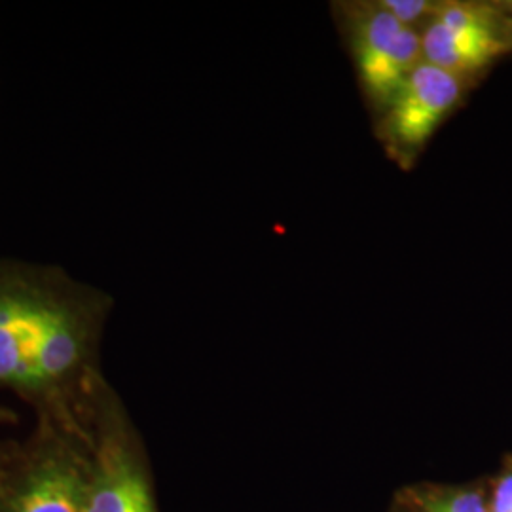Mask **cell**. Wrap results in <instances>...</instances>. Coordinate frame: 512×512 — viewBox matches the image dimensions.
Masks as SVG:
<instances>
[{
    "mask_svg": "<svg viewBox=\"0 0 512 512\" xmlns=\"http://www.w3.org/2000/svg\"><path fill=\"white\" fill-rule=\"evenodd\" d=\"M351 54L370 103L384 110L423 61L420 31L393 18L380 2L351 4Z\"/></svg>",
    "mask_w": 512,
    "mask_h": 512,
    "instance_id": "6da1fadb",
    "label": "cell"
},
{
    "mask_svg": "<svg viewBox=\"0 0 512 512\" xmlns=\"http://www.w3.org/2000/svg\"><path fill=\"white\" fill-rule=\"evenodd\" d=\"M88 480L71 459H44L21 484L10 512H86Z\"/></svg>",
    "mask_w": 512,
    "mask_h": 512,
    "instance_id": "5b68a950",
    "label": "cell"
},
{
    "mask_svg": "<svg viewBox=\"0 0 512 512\" xmlns=\"http://www.w3.org/2000/svg\"><path fill=\"white\" fill-rule=\"evenodd\" d=\"M0 384L37 387L33 294L0 291Z\"/></svg>",
    "mask_w": 512,
    "mask_h": 512,
    "instance_id": "8992f818",
    "label": "cell"
},
{
    "mask_svg": "<svg viewBox=\"0 0 512 512\" xmlns=\"http://www.w3.org/2000/svg\"><path fill=\"white\" fill-rule=\"evenodd\" d=\"M86 512H154L145 476L122 448H109L88 482Z\"/></svg>",
    "mask_w": 512,
    "mask_h": 512,
    "instance_id": "52a82bcc",
    "label": "cell"
},
{
    "mask_svg": "<svg viewBox=\"0 0 512 512\" xmlns=\"http://www.w3.org/2000/svg\"><path fill=\"white\" fill-rule=\"evenodd\" d=\"M507 12H509V14H511V19H512V2H509V4H507Z\"/></svg>",
    "mask_w": 512,
    "mask_h": 512,
    "instance_id": "8fae6325",
    "label": "cell"
},
{
    "mask_svg": "<svg viewBox=\"0 0 512 512\" xmlns=\"http://www.w3.org/2000/svg\"><path fill=\"white\" fill-rule=\"evenodd\" d=\"M84 336L73 310L54 296L33 294V365L37 387L52 385L80 363Z\"/></svg>",
    "mask_w": 512,
    "mask_h": 512,
    "instance_id": "277c9868",
    "label": "cell"
},
{
    "mask_svg": "<svg viewBox=\"0 0 512 512\" xmlns=\"http://www.w3.org/2000/svg\"><path fill=\"white\" fill-rule=\"evenodd\" d=\"M492 512H512V475L501 478L497 484Z\"/></svg>",
    "mask_w": 512,
    "mask_h": 512,
    "instance_id": "30bf717a",
    "label": "cell"
},
{
    "mask_svg": "<svg viewBox=\"0 0 512 512\" xmlns=\"http://www.w3.org/2000/svg\"><path fill=\"white\" fill-rule=\"evenodd\" d=\"M385 10L403 25L420 31L433 19L440 2L429 0H378Z\"/></svg>",
    "mask_w": 512,
    "mask_h": 512,
    "instance_id": "ba28073f",
    "label": "cell"
},
{
    "mask_svg": "<svg viewBox=\"0 0 512 512\" xmlns=\"http://www.w3.org/2000/svg\"><path fill=\"white\" fill-rule=\"evenodd\" d=\"M467 82V78L425 61L412 71L382 110V139L397 160H412L425 148L458 107Z\"/></svg>",
    "mask_w": 512,
    "mask_h": 512,
    "instance_id": "3957f363",
    "label": "cell"
},
{
    "mask_svg": "<svg viewBox=\"0 0 512 512\" xmlns=\"http://www.w3.org/2000/svg\"><path fill=\"white\" fill-rule=\"evenodd\" d=\"M425 512H488V509L476 492H456L429 499Z\"/></svg>",
    "mask_w": 512,
    "mask_h": 512,
    "instance_id": "9c48e42d",
    "label": "cell"
},
{
    "mask_svg": "<svg viewBox=\"0 0 512 512\" xmlns=\"http://www.w3.org/2000/svg\"><path fill=\"white\" fill-rule=\"evenodd\" d=\"M420 35L425 63L467 80L512 50L494 8L467 2L439 4Z\"/></svg>",
    "mask_w": 512,
    "mask_h": 512,
    "instance_id": "7a4b0ae2",
    "label": "cell"
}]
</instances>
